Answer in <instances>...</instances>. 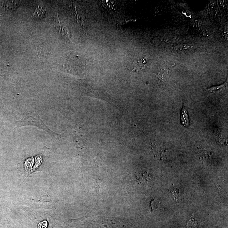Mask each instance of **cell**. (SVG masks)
Here are the masks:
<instances>
[{"label":"cell","mask_w":228,"mask_h":228,"mask_svg":"<svg viewBox=\"0 0 228 228\" xmlns=\"http://www.w3.org/2000/svg\"><path fill=\"white\" fill-rule=\"evenodd\" d=\"M16 124L18 128L24 126L32 125V126H37L39 128H41V129H44L47 132L50 133V134L53 135V134H55V133L51 131V130L48 128V126L45 125L44 123L37 114L25 117L21 120L18 121Z\"/></svg>","instance_id":"obj_1"},{"label":"cell","mask_w":228,"mask_h":228,"mask_svg":"<svg viewBox=\"0 0 228 228\" xmlns=\"http://www.w3.org/2000/svg\"><path fill=\"white\" fill-rule=\"evenodd\" d=\"M148 60L145 58H142L135 61L132 64L130 69L131 71L139 72L144 70L146 68Z\"/></svg>","instance_id":"obj_2"},{"label":"cell","mask_w":228,"mask_h":228,"mask_svg":"<svg viewBox=\"0 0 228 228\" xmlns=\"http://www.w3.org/2000/svg\"><path fill=\"white\" fill-rule=\"evenodd\" d=\"M135 176L138 182L141 184L148 183L150 180V178L148 173L144 171L139 172Z\"/></svg>","instance_id":"obj_3"},{"label":"cell","mask_w":228,"mask_h":228,"mask_svg":"<svg viewBox=\"0 0 228 228\" xmlns=\"http://www.w3.org/2000/svg\"><path fill=\"white\" fill-rule=\"evenodd\" d=\"M46 11V8L41 5H39L33 14V17L36 19H41L44 18Z\"/></svg>","instance_id":"obj_4"},{"label":"cell","mask_w":228,"mask_h":228,"mask_svg":"<svg viewBox=\"0 0 228 228\" xmlns=\"http://www.w3.org/2000/svg\"><path fill=\"white\" fill-rule=\"evenodd\" d=\"M55 26L57 30L58 31L60 34L64 36H67L69 35V33L66 27L62 25L61 23L60 22V20L58 19L57 21L55 22Z\"/></svg>","instance_id":"obj_5"},{"label":"cell","mask_w":228,"mask_h":228,"mask_svg":"<svg viewBox=\"0 0 228 228\" xmlns=\"http://www.w3.org/2000/svg\"><path fill=\"white\" fill-rule=\"evenodd\" d=\"M227 84V82H226L222 85L213 86L210 88L207 89V91L210 92V93H213V94L216 93V92L223 91L226 89Z\"/></svg>","instance_id":"obj_6"},{"label":"cell","mask_w":228,"mask_h":228,"mask_svg":"<svg viewBox=\"0 0 228 228\" xmlns=\"http://www.w3.org/2000/svg\"><path fill=\"white\" fill-rule=\"evenodd\" d=\"M181 121L182 124L184 126H188L189 125V119H188V112L185 107L183 108L182 111Z\"/></svg>","instance_id":"obj_7"},{"label":"cell","mask_w":228,"mask_h":228,"mask_svg":"<svg viewBox=\"0 0 228 228\" xmlns=\"http://www.w3.org/2000/svg\"><path fill=\"white\" fill-rule=\"evenodd\" d=\"M101 4L103 6L107 11H112L115 10V4L114 2L106 1H102Z\"/></svg>","instance_id":"obj_8"},{"label":"cell","mask_w":228,"mask_h":228,"mask_svg":"<svg viewBox=\"0 0 228 228\" xmlns=\"http://www.w3.org/2000/svg\"><path fill=\"white\" fill-rule=\"evenodd\" d=\"M20 4L19 1H8L5 3V7L8 9H13L17 8Z\"/></svg>","instance_id":"obj_9"},{"label":"cell","mask_w":228,"mask_h":228,"mask_svg":"<svg viewBox=\"0 0 228 228\" xmlns=\"http://www.w3.org/2000/svg\"><path fill=\"white\" fill-rule=\"evenodd\" d=\"M48 226V222L46 220L39 223L38 224V228H47Z\"/></svg>","instance_id":"obj_10"}]
</instances>
